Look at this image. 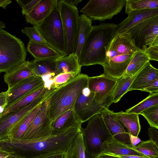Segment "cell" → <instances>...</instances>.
Segmentation results:
<instances>
[{"mask_svg":"<svg viewBox=\"0 0 158 158\" xmlns=\"http://www.w3.org/2000/svg\"><path fill=\"white\" fill-rule=\"evenodd\" d=\"M81 123L64 131L39 140L17 139L7 136L0 138V149L21 158H39L65 153L80 132Z\"/></svg>","mask_w":158,"mask_h":158,"instance_id":"6da1fadb","label":"cell"},{"mask_svg":"<svg viewBox=\"0 0 158 158\" xmlns=\"http://www.w3.org/2000/svg\"><path fill=\"white\" fill-rule=\"evenodd\" d=\"M105 48L106 57L102 65L104 73L118 79L123 76L138 49L128 32L115 35Z\"/></svg>","mask_w":158,"mask_h":158,"instance_id":"7a4b0ae2","label":"cell"},{"mask_svg":"<svg viewBox=\"0 0 158 158\" xmlns=\"http://www.w3.org/2000/svg\"><path fill=\"white\" fill-rule=\"evenodd\" d=\"M117 25L101 23L93 26L78 57L82 66L100 64L102 65L106 57V47L115 35Z\"/></svg>","mask_w":158,"mask_h":158,"instance_id":"3957f363","label":"cell"},{"mask_svg":"<svg viewBox=\"0 0 158 158\" xmlns=\"http://www.w3.org/2000/svg\"><path fill=\"white\" fill-rule=\"evenodd\" d=\"M88 77L80 73L56 89L49 98L48 113L52 121L65 112L73 110L79 94L88 85Z\"/></svg>","mask_w":158,"mask_h":158,"instance_id":"277c9868","label":"cell"},{"mask_svg":"<svg viewBox=\"0 0 158 158\" xmlns=\"http://www.w3.org/2000/svg\"><path fill=\"white\" fill-rule=\"evenodd\" d=\"M27 51L19 38L0 29V73L26 61Z\"/></svg>","mask_w":158,"mask_h":158,"instance_id":"5b68a950","label":"cell"},{"mask_svg":"<svg viewBox=\"0 0 158 158\" xmlns=\"http://www.w3.org/2000/svg\"><path fill=\"white\" fill-rule=\"evenodd\" d=\"M35 26L48 45L63 55H67L64 29L57 4L43 21Z\"/></svg>","mask_w":158,"mask_h":158,"instance_id":"8992f818","label":"cell"},{"mask_svg":"<svg viewBox=\"0 0 158 158\" xmlns=\"http://www.w3.org/2000/svg\"><path fill=\"white\" fill-rule=\"evenodd\" d=\"M57 6L64 29L67 55L75 53L78 43L80 18L78 9L64 0H58Z\"/></svg>","mask_w":158,"mask_h":158,"instance_id":"52a82bcc","label":"cell"},{"mask_svg":"<svg viewBox=\"0 0 158 158\" xmlns=\"http://www.w3.org/2000/svg\"><path fill=\"white\" fill-rule=\"evenodd\" d=\"M85 128H81L86 150L96 156L101 153L103 143L112 136L100 113L88 120Z\"/></svg>","mask_w":158,"mask_h":158,"instance_id":"ba28073f","label":"cell"},{"mask_svg":"<svg viewBox=\"0 0 158 158\" xmlns=\"http://www.w3.org/2000/svg\"><path fill=\"white\" fill-rule=\"evenodd\" d=\"M95 93L85 87L79 94L74 104L73 110L78 121L81 123L88 121L105 108H108L113 103L112 94L105 99L97 103L94 100Z\"/></svg>","mask_w":158,"mask_h":158,"instance_id":"9c48e42d","label":"cell"},{"mask_svg":"<svg viewBox=\"0 0 158 158\" xmlns=\"http://www.w3.org/2000/svg\"><path fill=\"white\" fill-rule=\"evenodd\" d=\"M126 0H91L80 10L90 19L104 21L119 13Z\"/></svg>","mask_w":158,"mask_h":158,"instance_id":"30bf717a","label":"cell"},{"mask_svg":"<svg viewBox=\"0 0 158 158\" xmlns=\"http://www.w3.org/2000/svg\"><path fill=\"white\" fill-rule=\"evenodd\" d=\"M127 32L138 49L144 51L148 46L158 43V16L143 21Z\"/></svg>","mask_w":158,"mask_h":158,"instance_id":"8fae6325","label":"cell"},{"mask_svg":"<svg viewBox=\"0 0 158 158\" xmlns=\"http://www.w3.org/2000/svg\"><path fill=\"white\" fill-rule=\"evenodd\" d=\"M56 89L45 87L40 95L27 106L0 118V138L7 136L12 129L25 115L48 98Z\"/></svg>","mask_w":158,"mask_h":158,"instance_id":"7c38bea8","label":"cell"},{"mask_svg":"<svg viewBox=\"0 0 158 158\" xmlns=\"http://www.w3.org/2000/svg\"><path fill=\"white\" fill-rule=\"evenodd\" d=\"M49 98L42 103L31 126L22 139L39 140L52 135V121L48 113Z\"/></svg>","mask_w":158,"mask_h":158,"instance_id":"4fadbf2b","label":"cell"},{"mask_svg":"<svg viewBox=\"0 0 158 158\" xmlns=\"http://www.w3.org/2000/svg\"><path fill=\"white\" fill-rule=\"evenodd\" d=\"M118 80L104 73L97 76L89 77L88 87L95 93V102H102L111 94Z\"/></svg>","mask_w":158,"mask_h":158,"instance_id":"5bb4252c","label":"cell"},{"mask_svg":"<svg viewBox=\"0 0 158 158\" xmlns=\"http://www.w3.org/2000/svg\"><path fill=\"white\" fill-rule=\"evenodd\" d=\"M44 83L41 77L33 76L25 79L12 87L8 88L7 90L8 97L6 108L38 88Z\"/></svg>","mask_w":158,"mask_h":158,"instance_id":"9a60e30c","label":"cell"},{"mask_svg":"<svg viewBox=\"0 0 158 158\" xmlns=\"http://www.w3.org/2000/svg\"><path fill=\"white\" fill-rule=\"evenodd\" d=\"M99 113L111 135L117 140L131 146L129 134L123 124L114 114L113 111L108 108H105Z\"/></svg>","mask_w":158,"mask_h":158,"instance_id":"2e32d148","label":"cell"},{"mask_svg":"<svg viewBox=\"0 0 158 158\" xmlns=\"http://www.w3.org/2000/svg\"><path fill=\"white\" fill-rule=\"evenodd\" d=\"M128 15L125 20L117 25L115 35L126 32L131 27L143 21L158 16V8L135 10Z\"/></svg>","mask_w":158,"mask_h":158,"instance_id":"e0dca14e","label":"cell"},{"mask_svg":"<svg viewBox=\"0 0 158 158\" xmlns=\"http://www.w3.org/2000/svg\"><path fill=\"white\" fill-rule=\"evenodd\" d=\"M57 0H40L29 12L25 15L26 21L33 26L43 21L56 6Z\"/></svg>","mask_w":158,"mask_h":158,"instance_id":"ac0fdd59","label":"cell"},{"mask_svg":"<svg viewBox=\"0 0 158 158\" xmlns=\"http://www.w3.org/2000/svg\"><path fill=\"white\" fill-rule=\"evenodd\" d=\"M33 76H35L30 61L26 60L5 72L4 79L8 88H10L22 81Z\"/></svg>","mask_w":158,"mask_h":158,"instance_id":"d6986e66","label":"cell"},{"mask_svg":"<svg viewBox=\"0 0 158 158\" xmlns=\"http://www.w3.org/2000/svg\"><path fill=\"white\" fill-rule=\"evenodd\" d=\"M157 78L158 69L148 61L139 71L128 91L134 90L142 91L147 85Z\"/></svg>","mask_w":158,"mask_h":158,"instance_id":"ffe728a7","label":"cell"},{"mask_svg":"<svg viewBox=\"0 0 158 158\" xmlns=\"http://www.w3.org/2000/svg\"><path fill=\"white\" fill-rule=\"evenodd\" d=\"M132 147L122 143L111 136L103 143L101 153L114 155L144 156L133 149Z\"/></svg>","mask_w":158,"mask_h":158,"instance_id":"44dd1931","label":"cell"},{"mask_svg":"<svg viewBox=\"0 0 158 158\" xmlns=\"http://www.w3.org/2000/svg\"><path fill=\"white\" fill-rule=\"evenodd\" d=\"M81 67L75 53L64 56L56 59L55 76L60 73H73L77 75L81 72Z\"/></svg>","mask_w":158,"mask_h":158,"instance_id":"7402d4cb","label":"cell"},{"mask_svg":"<svg viewBox=\"0 0 158 158\" xmlns=\"http://www.w3.org/2000/svg\"><path fill=\"white\" fill-rule=\"evenodd\" d=\"M27 51L35 59L47 58H57L64 56L47 44L29 40Z\"/></svg>","mask_w":158,"mask_h":158,"instance_id":"603a6c76","label":"cell"},{"mask_svg":"<svg viewBox=\"0 0 158 158\" xmlns=\"http://www.w3.org/2000/svg\"><path fill=\"white\" fill-rule=\"evenodd\" d=\"M42 103L37 106L22 119L12 129L7 136L15 139H23L31 126Z\"/></svg>","mask_w":158,"mask_h":158,"instance_id":"cb8c5ba5","label":"cell"},{"mask_svg":"<svg viewBox=\"0 0 158 158\" xmlns=\"http://www.w3.org/2000/svg\"><path fill=\"white\" fill-rule=\"evenodd\" d=\"M80 123L76 117L73 110L65 112L52 121V134L60 133Z\"/></svg>","mask_w":158,"mask_h":158,"instance_id":"d4e9b609","label":"cell"},{"mask_svg":"<svg viewBox=\"0 0 158 158\" xmlns=\"http://www.w3.org/2000/svg\"><path fill=\"white\" fill-rule=\"evenodd\" d=\"M56 58L34 59L30 61L35 76L42 77L48 75L55 76L56 67Z\"/></svg>","mask_w":158,"mask_h":158,"instance_id":"484cf974","label":"cell"},{"mask_svg":"<svg viewBox=\"0 0 158 158\" xmlns=\"http://www.w3.org/2000/svg\"><path fill=\"white\" fill-rule=\"evenodd\" d=\"M113 113L123 124L130 134L138 137L141 128L139 114L127 113L122 111L116 113L113 112Z\"/></svg>","mask_w":158,"mask_h":158,"instance_id":"4316f807","label":"cell"},{"mask_svg":"<svg viewBox=\"0 0 158 158\" xmlns=\"http://www.w3.org/2000/svg\"><path fill=\"white\" fill-rule=\"evenodd\" d=\"M45 87L44 83L40 86L34 90L20 98L7 108L0 115V118L28 106L34 101L41 94Z\"/></svg>","mask_w":158,"mask_h":158,"instance_id":"83f0119b","label":"cell"},{"mask_svg":"<svg viewBox=\"0 0 158 158\" xmlns=\"http://www.w3.org/2000/svg\"><path fill=\"white\" fill-rule=\"evenodd\" d=\"M92 20L84 14L80 16L78 36V43L75 53L78 57L81 49L91 31L93 26Z\"/></svg>","mask_w":158,"mask_h":158,"instance_id":"f1b7e54d","label":"cell"},{"mask_svg":"<svg viewBox=\"0 0 158 158\" xmlns=\"http://www.w3.org/2000/svg\"><path fill=\"white\" fill-rule=\"evenodd\" d=\"M149 61L144 51L138 50L135 53L123 77H129L133 76Z\"/></svg>","mask_w":158,"mask_h":158,"instance_id":"f546056e","label":"cell"},{"mask_svg":"<svg viewBox=\"0 0 158 158\" xmlns=\"http://www.w3.org/2000/svg\"><path fill=\"white\" fill-rule=\"evenodd\" d=\"M85 150L81 131L75 137L65 152V158H85Z\"/></svg>","mask_w":158,"mask_h":158,"instance_id":"4dcf8cb0","label":"cell"},{"mask_svg":"<svg viewBox=\"0 0 158 158\" xmlns=\"http://www.w3.org/2000/svg\"><path fill=\"white\" fill-rule=\"evenodd\" d=\"M139 71L132 77H122L118 79L112 93L113 102L114 103L118 102L122 97L128 92L131 85Z\"/></svg>","mask_w":158,"mask_h":158,"instance_id":"1f68e13d","label":"cell"},{"mask_svg":"<svg viewBox=\"0 0 158 158\" xmlns=\"http://www.w3.org/2000/svg\"><path fill=\"white\" fill-rule=\"evenodd\" d=\"M125 13L133 11L158 8V0H126Z\"/></svg>","mask_w":158,"mask_h":158,"instance_id":"d6a6232c","label":"cell"},{"mask_svg":"<svg viewBox=\"0 0 158 158\" xmlns=\"http://www.w3.org/2000/svg\"><path fill=\"white\" fill-rule=\"evenodd\" d=\"M156 105H158V93L150 94L148 96L142 101L127 110L126 112L139 114L143 111Z\"/></svg>","mask_w":158,"mask_h":158,"instance_id":"836d02e7","label":"cell"},{"mask_svg":"<svg viewBox=\"0 0 158 158\" xmlns=\"http://www.w3.org/2000/svg\"><path fill=\"white\" fill-rule=\"evenodd\" d=\"M132 148L149 158H158V146L149 139L142 141Z\"/></svg>","mask_w":158,"mask_h":158,"instance_id":"e575fe53","label":"cell"},{"mask_svg":"<svg viewBox=\"0 0 158 158\" xmlns=\"http://www.w3.org/2000/svg\"><path fill=\"white\" fill-rule=\"evenodd\" d=\"M140 114L144 117L151 127L158 129V105L149 107Z\"/></svg>","mask_w":158,"mask_h":158,"instance_id":"d590c367","label":"cell"},{"mask_svg":"<svg viewBox=\"0 0 158 158\" xmlns=\"http://www.w3.org/2000/svg\"><path fill=\"white\" fill-rule=\"evenodd\" d=\"M22 32L29 38L30 40L36 42L47 44L35 26H33L32 27H24L22 30Z\"/></svg>","mask_w":158,"mask_h":158,"instance_id":"8d00e7d4","label":"cell"},{"mask_svg":"<svg viewBox=\"0 0 158 158\" xmlns=\"http://www.w3.org/2000/svg\"><path fill=\"white\" fill-rule=\"evenodd\" d=\"M76 75V74L73 73H61L56 75L51 79V86L57 88Z\"/></svg>","mask_w":158,"mask_h":158,"instance_id":"74e56055","label":"cell"},{"mask_svg":"<svg viewBox=\"0 0 158 158\" xmlns=\"http://www.w3.org/2000/svg\"><path fill=\"white\" fill-rule=\"evenodd\" d=\"M40 0H32L25 2L24 1L16 0V1L22 8L21 12L23 15H25L31 11Z\"/></svg>","mask_w":158,"mask_h":158,"instance_id":"f35d334b","label":"cell"},{"mask_svg":"<svg viewBox=\"0 0 158 158\" xmlns=\"http://www.w3.org/2000/svg\"><path fill=\"white\" fill-rule=\"evenodd\" d=\"M149 60L158 61V43L153 44L144 51Z\"/></svg>","mask_w":158,"mask_h":158,"instance_id":"ab89813d","label":"cell"},{"mask_svg":"<svg viewBox=\"0 0 158 158\" xmlns=\"http://www.w3.org/2000/svg\"><path fill=\"white\" fill-rule=\"evenodd\" d=\"M142 91L147 92L150 94L158 93V78L152 81L147 85Z\"/></svg>","mask_w":158,"mask_h":158,"instance_id":"60d3db41","label":"cell"},{"mask_svg":"<svg viewBox=\"0 0 158 158\" xmlns=\"http://www.w3.org/2000/svg\"><path fill=\"white\" fill-rule=\"evenodd\" d=\"M148 134L149 137V140L153 141L158 146V129L154 127L149 128Z\"/></svg>","mask_w":158,"mask_h":158,"instance_id":"b9f144b4","label":"cell"},{"mask_svg":"<svg viewBox=\"0 0 158 158\" xmlns=\"http://www.w3.org/2000/svg\"><path fill=\"white\" fill-rule=\"evenodd\" d=\"M7 97V91L0 93V115L4 112L6 107Z\"/></svg>","mask_w":158,"mask_h":158,"instance_id":"7bdbcfd3","label":"cell"},{"mask_svg":"<svg viewBox=\"0 0 158 158\" xmlns=\"http://www.w3.org/2000/svg\"><path fill=\"white\" fill-rule=\"evenodd\" d=\"M0 158H21L14 154L0 149Z\"/></svg>","mask_w":158,"mask_h":158,"instance_id":"ee69618b","label":"cell"},{"mask_svg":"<svg viewBox=\"0 0 158 158\" xmlns=\"http://www.w3.org/2000/svg\"><path fill=\"white\" fill-rule=\"evenodd\" d=\"M130 142L132 146H134L142 141L138 137L129 134Z\"/></svg>","mask_w":158,"mask_h":158,"instance_id":"f6af8a7d","label":"cell"},{"mask_svg":"<svg viewBox=\"0 0 158 158\" xmlns=\"http://www.w3.org/2000/svg\"><path fill=\"white\" fill-rule=\"evenodd\" d=\"M64 153H55L39 158H65Z\"/></svg>","mask_w":158,"mask_h":158,"instance_id":"bcb514c9","label":"cell"},{"mask_svg":"<svg viewBox=\"0 0 158 158\" xmlns=\"http://www.w3.org/2000/svg\"><path fill=\"white\" fill-rule=\"evenodd\" d=\"M113 155L118 158H149L144 156L130 155Z\"/></svg>","mask_w":158,"mask_h":158,"instance_id":"7dc6e473","label":"cell"},{"mask_svg":"<svg viewBox=\"0 0 158 158\" xmlns=\"http://www.w3.org/2000/svg\"><path fill=\"white\" fill-rule=\"evenodd\" d=\"M12 2L11 0H0V7L6 9L7 6Z\"/></svg>","mask_w":158,"mask_h":158,"instance_id":"c3c4849f","label":"cell"},{"mask_svg":"<svg viewBox=\"0 0 158 158\" xmlns=\"http://www.w3.org/2000/svg\"><path fill=\"white\" fill-rule=\"evenodd\" d=\"M96 158H118L113 155L104 153H101L97 156Z\"/></svg>","mask_w":158,"mask_h":158,"instance_id":"681fc988","label":"cell"},{"mask_svg":"<svg viewBox=\"0 0 158 158\" xmlns=\"http://www.w3.org/2000/svg\"><path fill=\"white\" fill-rule=\"evenodd\" d=\"M66 2L77 7V5L82 0H64Z\"/></svg>","mask_w":158,"mask_h":158,"instance_id":"f907efd6","label":"cell"},{"mask_svg":"<svg viewBox=\"0 0 158 158\" xmlns=\"http://www.w3.org/2000/svg\"><path fill=\"white\" fill-rule=\"evenodd\" d=\"M96 156L88 152L86 150L85 151V158H96Z\"/></svg>","mask_w":158,"mask_h":158,"instance_id":"816d5d0a","label":"cell"},{"mask_svg":"<svg viewBox=\"0 0 158 158\" xmlns=\"http://www.w3.org/2000/svg\"><path fill=\"white\" fill-rule=\"evenodd\" d=\"M6 27L5 24L3 22L0 21V29H3Z\"/></svg>","mask_w":158,"mask_h":158,"instance_id":"f5cc1de1","label":"cell"}]
</instances>
